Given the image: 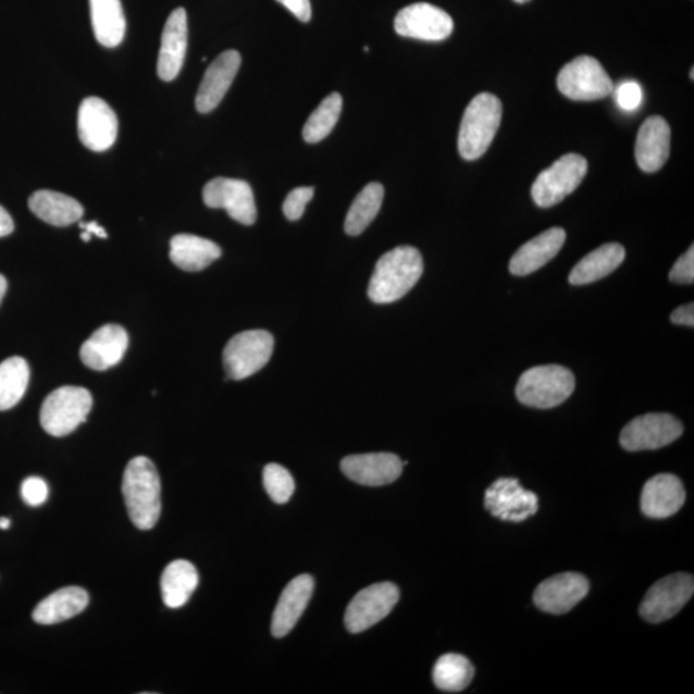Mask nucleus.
<instances>
[{
  "label": "nucleus",
  "instance_id": "nucleus-1",
  "mask_svg": "<svg viewBox=\"0 0 694 694\" xmlns=\"http://www.w3.org/2000/svg\"><path fill=\"white\" fill-rule=\"evenodd\" d=\"M423 259L412 246H399L382 255L375 264L368 286V296L374 303H392L406 296L420 281Z\"/></svg>",
  "mask_w": 694,
  "mask_h": 694
},
{
  "label": "nucleus",
  "instance_id": "nucleus-2",
  "mask_svg": "<svg viewBox=\"0 0 694 694\" xmlns=\"http://www.w3.org/2000/svg\"><path fill=\"white\" fill-rule=\"evenodd\" d=\"M127 513L139 530H151L161 515V481L151 459L133 458L123 478Z\"/></svg>",
  "mask_w": 694,
  "mask_h": 694
},
{
  "label": "nucleus",
  "instance_id": "nucleus-3",
  "mask_svg": "<svg viewBox=\"0 0 694 694\" xmlns=\"http://www.w3.org/2000/svg\"><path fill=\"white\" fill-rule=\"evenodd\" d=\"M501 113L498 97L481 94L472 99L464 111L458 137V150L464 160H478L487 151L499 129Z\"/></svg>",
  "mask_w": 694,
  "mask_h": 694
},
{
  "label": "nucleus",
  "instance_id": "nucleus-4",
  "mask_svg": "<svg viewBox=\"0 0 694 694\" xmlns=\"http://www.w3.org/2000/svg\"><path fill=\"white\" fill-rule=\"evenodd\" d=\"M575 389V377L561 365L530 368L516 387L517 398L528 407L549 409L561 406Z\"/></svg>",
  "mask_w": 694,
  "mask_h": 694
},
{
  "label": "nucleus",
  "instance_id": "nucleus-5",
  "mask_svg": "<svg viewBox=\"0 0 694 694\" xmlns=\"http://www.w3.org/2000/svg\"><path fill=\"white\" fill-rule=\"evenodd\" d=\"M94 407V398L87 388L63 386L54 389L42 402L40 423L47 434L62 437L70 435L82 423Z\"/></svg>",
  "mask_w": 694,
  "mask_h": 694
},
{
  "label": "nucleus",
  "instance_id": "nucleus-6",
  "mask_svg": "<svg viewBox=\"0 0 694 694\" xmlns=\"http://www.w3.org/2000/svg\"><path fill=\"white\" fill-rule=\"evenodd\" d=\"M274 338L263 330L246 331L230 339L223 352L226 375L231 380H245L258 373L271 360Z\"/></svg>",
  "mask_w": 694,
  "mask_h": 694
},
{
  "label": "nucleus",
  "instance_id": "nucleus-7",
  "mask_svg": "<svg viewBox=\"0 0 694 694\" xmlns=\"http://www.w3.org/2000/svg\"><path fill=\"white\" fill-rule=\"evenodd\" d=\"M559 91L572 101H597L614 91L615 85L599 61L580 55L565 65L557 77Z\"/></svg>",
  "mask_w": 694,
  "mask_h": 694
},
{
  "label": "nucleus",
  "instance_id": "nucleus-8",
  "mask_svg": "<svg viewBox=\"0 0 694 694\" xmlns=\"http://www.w3.org/2000/svg\"><path fill=\"white\" fill-rule=\"evenodd\" d=\"M586 173L587 162L583 156L565 154L537 176L531 195L537 207L543 209L555 207L580 186Z\"/></svg>",
  "mask_w": 694,
  "mask_h": 694
},
{
  "label": "nucleus",
  "instance_id": "nucleus-9",
  "mask_svg": "<svg viewBox=\"0 0 694 694\" xmlns=\"http://www.w3.org/2000/svg\"><path fill=\"white\" fill-rule=\"evenodd\" d=\"M400 598L398 586L379 583L364 587L346 608L345 625L352 634L365 630L384 620L394 610Z\"/></svg>",
  "mask_w": 694,
  "mask_h": 694
},
{
  "label": "nucleus",
  "instance_id": "nucleus-10",
  "mask_svg": "<svg viewBox=\"0 0 694 694\" xmlns=\"http://www.w3.org/2000/svg\"><path fill=\"white\" fill-rule=\"evenodd\" d=\"M693 593L694 579L690 573L664 578L644 597L640 610L642 618L653 624L670 620L689 604Z\"/></svg>",
  "mask_w": 694,
  "mask_h": 694
},
{
  "label": "nucleus",
  "instance_id": "nucleus-11",
  "mask_svg": "<svg viewBox=\"0 0 694 694\" xmlns=\"http://www.w3.org/2000/svg\"><path fill=\"white\" fill-rule=\"evenodd\" d=\"M683 434V424L667 413H649L634 418L621 431L620 444L628 451L664 448Z\"/></svg>",
  "mask_w": 694,
  "mask_h": 694
},
{
  "label": "nucleus",
  "instance_id": "nucleus-12",
  "mask_svg": "<svg viewBox=\"0 0 694 694\" xmlns=\"http://www.w3.org/2000/svg\"><path fill=\"white\" fill-rule=\"evenodd\" d=\"M119 120L111 106L102 98L88 97L77 113V133L88 150L103 152L115 144Z\"/></svg>",
  "mask_w": 694,
  "mask_h": 694
},
{
  "label": "nucleus",
  "instance_id": "nucleus-13",
  "mask_svg": "<svg viewBox=\"0 0 694 694\" xmlns=\"http://www.w3.org/2000/svg\"><path fill=\"white\" fill-rule=\"evenodd\" d=\"M485 508L501 521L522 522L536 515L540 499L517 479L501 478L485 493Z\"/></svg>",
  "mask_w": 694,
  "mask_h": 694
},
{
  "label": "nucleus",
  "instance_id": "nucleus-14",
  "mask_svg": "<svg viewBox=\"0 0 694 694\" xmlns=\"http://www.w3.org/2000/svg\"><path fill=\"white\" fill-rule=\"evenodd\" d=\"M203 201L210 209H224L228 215L244 225L257 222L258 211L249 183L238 179L215 178L203 188Z\"/></svg>",
  "mask_w": 694,
  "mask_h": 694
},
{
  "label": "nucleus",
  "instance_id": "nucleus-15",
  "mask_svg": "<svg viewBox=\"0 0 694 694\" xmlns=\"http://www.w3.org/2000/svg\"><path fill=\"white\" fill-rule=\"evenodd\" d=\"M455 23L448 13L429 3H414L395 18V32L404 38L442 41L453 33Z\"/></svg>",
  "mask_w": 694,
  "mask_h": 694
},
{
  "label": "nucleus",
  "instance_id": "nucleus-16",
  "mask_svg": "<svg viewBox=\"0 0 694 694\" xmlns=\"http://www.w3.org/2000/svg\"><path fill=\"white\" fill-rule=\"evenodd\" d=\"M587 592L590 583L580 573H559L536 587L534 604L544 612L563 615L584 599Z\"/></svg>",
  "mask_w": 694,
  "mask_h": 694
},
{
  "label": "nucleus",
  "instance_id": "nucleus-17",
  "mask_svg": "<svg viewBox=\"0 0 694 694\" xmlns=\"http://www.w3.org/2000/svg\"><path fill=\"white\" fill-rule=\"evenodd\" d=\"M404 462L392 453H368L343 459L342 471L354 483L364 486H384L401 476Z\"/></svg>",
  "mask_w": 694,
  "mask_h": 694
},
{
  "label": "nucleus",
  "instance_id": "nucleus-18",
  "mask_svg": "<svg viewBox=\"0 0 694 694\" xmlns=\"http://www.w3.org/2000/svg\"><path fill=\"white\" fill-rule=\"evenodd\" d=\"M129 345L126 331L116 324L97 330L80 349L83 363L95 371H106L123 360Z\"/></svg>",
  "mask_w": 694,
  "mask_h": 694
},
{
  "label": "nucleus",
  "instance_id": "nucleus-19",
  "mask_svg": "<svg viewBox=\"0 0 694 694\" xmlns=\"http://www.w3.org/2000/svg\"><path fill=\"white\" fill-rule=\"evenodd\" d=\"M188 46V21L184 9L170 14L162 32L158 74L160 79L172 82L179 75Z\"/></svg>",
  "mask_w": 694,
  "mask_h": 694
},
{
  "label": "nucleus",
  "instance_id": "nucleus-20",
  "mask_svg": "<svg viewBox=\"0 0 694 694\" xmlns=\"http://www.w3.org/2000/svg\"><path fill=\"white\" fill-rule=\"evenodd\" d=\"M240 54L237 51H226L211 63L203 75L200 89L196 97V109L201 113L214 111L223 101L238 73Z\"/></svg>",
  "mask_w": 694,
  "mask_h": 694
},
{
  "label": "nucleus",
  "instance_id": "nucleus-21",
  "mask_svg": "<svg viewBox=\"0 0 694 694\" xmlns=\"http://www.w3.org/2000/svg\"><path fill=\"white\" fill-rule=\"evenodd\" d=\"M685 501L682 481L674 474L661 473L643 487L641 508L649 519H668L679 512Z\"/></svg>",
  "mask_w": 694,
  "mask_h": 694
},
{
  "label": "nucleus",
  "instance_id": "nucleus-22",
  "mask_svg": "<svg viewBox=\"0 0 694 694\" xmlns=\"http://www.w3.org/2000/svg\"><path fill=\"white\" fill-rule=\"evenodd\" d=\"M670 126L661 116H650L641 126L635 144L636 164L646 173H656L670 156Z\"/></svg>",
  "mask_w": 694,
  "mask_h": 694
},
{
  "label": "nucleus",
  "instance_id": "nucleus-23",
  "mask_svg": "<svg viewBox=\"0 0 694 694\" xmlns=\"http://www.w3.org/2000/svg\"><path fill=\"white\" fill-rule=\"evenodd\" d=\"M313 592L314 579L310 575L297 577L285 587L273 614L272 634L275 639H283L292 632L307 610Z\"/></svg>",
  "mask_w": 694,
  "mask_h": 694
},
{
  "label": "nucleus",
  "instance_id": "nucleus-24",
  "mask_svg": "<svg viewBox=\"0 0 694 694\" xmlns=\"http://www.w3.org/2000/svg\"><path fill=\"white\" fill-rule=\"evenodd\" d=\"M566 243V232L562 228H552L529 240L513 255L509 271L519 277H525L540 271L552 259L557 257Z\"/></svg>",
  "mask_w": 694,
  "mask_h": 694
},
{
  "label": "nucleus",
  "instance_id": "nucleus-25",
  "mask_svg": "<svg viewBox=\"0 0 694 694\" xmlns=\"http://www.w3.org/2000/svg\"><path fill=\"white\" fill-rule=\"evenodd\" d=\"M89 596L80 586H66L42 599L35 607L33 619L40 625L60 624L75 618L88 607Z\"/></svg>",
  "mask_w": 694,
  "mask_h": 694
},
{
  "label": "nucleus",
  "instance_id": "nucleus-26",
  "mask_svg": "<svg viewBox=\"0 0 694 694\" xmlns=\"http://www.w3.org/2000/svg\"><path fill=\"white\" fill-rule=\"evenodd\" d=\"M222 257V249L212 240L178 235L170 243V259L184 272H200Z\"/></svg>",
  "mask_w": 694,
  "mask_h": 694
},
{
  "label": "nucleus",
  "instance_id": "nucleus-27",
  "mask_svg": "<svg viewBox=\"0 0 694 694\" xmlns=\"http://www.w3.org/2000/svg\"><path fill=\"white\" fill-rule=\"evenodd\" d=\"M28 208L42 222L55 226L74 224L84 215V209L75 198L47 189L38 190L28 198Z\"/></svg>",
  "mask_w": 694,
  "mask_h": 694
},
{
  "label": "nucleus",
  "instance_id": "nucleus-28",
  "mask_svg": "<svg viewBox=\"0 0 694 694\" xmlns=\"http://www.w3.org/2000/svg\"><path fill=\"white\" fill-rule=\"evenodd\" d=\"M624 259V247L620 244H606L580 260L573 267L569 281L573 286L590 285L615 272Z\"/></svg>",
  "mask_w": 694,
  "mask_h": 694
},
{
  "label": "nucleus",
  "instance_id": "nucleus-29",
  "mask_svg": "<svg viewBox=\"0 0 694 694\" xmlns=\"http://www.w3.org/2000/svg\"><path fill=\"white\" fill-rule=\"evenodd\" d=\"M91 25L98 42L115 48L122 45L126 32V20L122 0H89Z\"/></svg>",
  "mask_w": 694,
  "mask_h": 694
},
{
  "label": "nucleus",
  "instance_id": "nucleus-30",
  "mask_svg": "<svg viewBox=\"0 0 694 694\" xmlns=\"http://www.w3.org/2000/svg\"><path fill=\"white\" fill-rule=\"evenodd\" d=\"M162 600L170 608L187 604L198 585V572L186 559H178L166 566L161 577Z\"/></svg>",
  "mask_w": 694,
  "mask_h": 694
},
{
  "label": "nucleus",
  "instance_id": "nucleus-31",
  "mask_svg": "<svg viewBox=\"0 0 694 694\" xmlns=\"http://www.w3.org/2000/svg\"><path fill=\"white\" fill-rule=\"evenodd\" d=\"M385 189L380 183H370L354 200L347 211L345 232L350 236H359L377 216L384 201Z\"/></svg>",
  "mask_w": 694,
  "mask_h": 694
},
{
  "label": "nucleus",
  "instance_id": "nucleus-32",
  "mask_svg": "<svg viewBox=\"0 0 694 694\" xmlns=\"http://www.w3.org/2000/svg\"><path fill=\"white\" fill-rule=\"evenodd\" d=\"M30 380V368L24 358L12 357L0 363V410L17 406Z\"/></svg>",
  "mask_w": 694,
  "mask_h": 694
},
{
  "label": "nucleus",
  "instance_id": "nucleus-33",
  "mask_svg": "<svg viewBox=\"0 0 694 694\" xmlns=\"http://www.w3.org/2000/svg\"><path fill=\"white\" fill-rule=\"evenodd\" d=\"M473 676L474 669L469 658L457 654H448L438 658L434 672H432L435 685L444 692L466 690L471 684Z\"/></svg>",
  "mask_w": 694,
  "mask_h": 694
},
{
  "label": "nucleus",
  "instance_id": "nucleus-34",
  "mask_svg": "<svg viewBox=\"0 0 694 694\" xmlns=\"http://www.w3.org/2000/svg\"><path fill=\"white\" fill-rule=\"evenodd\" d=\"M343 110V97L338 94H332L325 97L317 110L311 113L306 126H303L302 137L308 144H318V141L327 138L338 122Z\"/></svg>",
  "mask_w": 694,
  "mask_h": 694
},
{
  "label": "nucleus",
  "instance_id": "nucleus-35",
  "mask_svg": "<svg viewBox=\"0 0 694 694\" xmlns=\"http://www.w3.org/2000/svg\"><path fill=\"white\" fill-rule=\"evenodd\" d=\"M264 487L269 497L278 505H286L295 492L293 474L277 463L268 464L263 473Z\"/></svg>",
  "mask_w": 694,
  "mask_h": 694
},
{
  "label": "nucleus",
  "instance_id": "nucleus-36",
  "mask_svg": "<svg viewBox=\"0 0 694 694\" xmlns=\"http://www.w3.org/2000/svg\"><path fill=\"white\" fill-rule=\"evenodd\" d=\"M314 196L313 187H300L292 190L283 203V212H285L288 221L296 222L303 215L307 205Z\"/></svg>",
  "mask_w": 694,
  "mask_h": 694
},
{
  "label": "nucleus",
  "instance_id": "nucleus-37",
  "mask_svg": "<svg viewBox=\"0 0 694 694\" xmlns=\"http://www.w3.org/2000/svg\"><path fill=\"white\" fill-rule=\"evenodd\" d=\"M616 103L624 111H635L640 108L643 99L641 85L629 80L621 83L618 88H614Z\"/></svg>",
  "mask_w": 694,
  "mask_h": 694
},
{
  "label": "nucleus",
  "instance_id": "nucleus-38",
  "mask_svg": "<svg viewBox=\"0 0 694 694\" xmlns=\"http://www.w3.org/2000/svg\"><path fill=\"white\" fill-rule=\"evenodd\" d=\"M49 488L45 480L38 476H30L24 480L21 485V495L27 506L39 507L48 499Z\"/></svg>",
  "mask_w": 694,
  "mask_h": 694
},
{
  "label": "nucleus",
  "instance_id": "nucleus-39",
  "mask_svg": "<svg viewBox=\"0 0 694 694\" xmlns=\"http://www.w3.org/2000/svg\"><path fill=\"white\" fill-rule=\"evenodd\" d=\"M669 278L674 283L682 285H692L694 282V247L686 251L682 258H679L674 267H672Z\"/></svg>",
  "mask_w": 694,
  "mask_h": 694
},
{
  "label": "nucleus",
  "instance_id": "nucleus-40",
  "mask_svg": "<svg viewBox=\"0 0 694 694\" xmlns=\"http://www.w3.org/2000/svg\"><path fill=\"white\" fill-rule=\"evenodd\" d=\"M277 2L285 5L301 23H309L311 18L310 0H277Z\"/></svg>",
  "mask_w": 694,
  "mask_h": 694
},
{
  "label": "nucleus",
  "instance_id": "nucleus-41",
  "mask_svg": "<svg viewBox=\"0 0 694 694\" xmlns=\"http://www.w3.org/2000/svg\"><path fill=\"white\" fill-rule=\"evenodd\" d=\"M670 320L674 324L686 325V327H693L694 325V306L693 303H686L672 311Z\"/></svg>",
  "mask_w": 694,
  "mask_h": 694
},
{
  "label": "nucleus",
  "instance_id": "nucleus-42",
  "mask_svg": "<svg viewBox=\"0 0 694 694\" xmlns=\"http://www.w3.org/2000/svg\"><path fill=\"white\" fill-rule=\"evenodd\" d=\"M13 230V219L9 214V211L0 207V238L11 235Z\"/></svg>",
  "mask_w": 694,
  "mask_h": 694
},
{
  "label": "nucleus",
  "instance_id": "nucleus-43",
  "mask_svg": "<svg viewBox=\"0 0 694 694\" xmlns=\"http://www.w3.org/2000/svg\"><path fill=\"white\" fill-rule=\"evenodd\" d=\"M80 228L89 235L97 236L98 238H108V233L97 222L80 223Z\"/></svg>",
  "mask_w": 694,
  "mask_h": 694
},
{
  "label": "nucleus",
  "instance_id": "nucleus-44",
  "mask_svg": "<svg viewBox=\"0 0 694 694\" xmlns=\"http://www.w3.org/2000/svg\"><path fill=\"white\" fill-rule=\"evenodd\" d=\"M7 293V280L0 274V302H2L3 297Z\"/></svg>",
  "mask_w": 694,
  "mask_h": 694
},
{
  "label": "nucleus",
  "instance_id": "nucleus-45",
  "mask_svg": "<svg viewBox=\"0 0 694 694\" xmlns=\"http://www.w3.org/2000/svg\"><path fill=\"white\" fill-rule=\"evenodd\" d=\"M11 528V520L7 517H0V530H9Z\"/></svg>",
  "mask_w": 694,
  "mask_h": 694
},
{
  "label": "nucleus",
  "instance_id": "nucleus-46",
  "mask_svg": "<svg viewBox=\"0 0 694 694\" xmlns=\"http://www.w3.org/2000/svg\"><path fill=\"white\" fill-rule=\"evenodd\" d=\"M80 237L83 240H85V243H89V240L91 239V235H89V233L87 232H83Z\"/></svg>",
  "mask_w": 694,
  "mask_h": 694
},
{
  "label": "nucleus",
  "instance_id": "nucleus-47",
  "mask_svg": "<svg viewBox=\"0 0 694 694\" xmlns=\"http://www.w3.org/2000/svg\"><path fill=\"white\" fill-rule=\"evenodd\" d=\"M515 2H516V3H520V4H522V3H528V2H529V0H515Z\"/></svg>",
  "mask_w": 694,
  "mask_h": 694
},
{
  "label": "nucleus",
  "instance_id": "nucleus-48",
  "mask_svg": "<svg viewBox=\"0 0 694 694\" xmlns=\"http://www.w3.org/2000/svg\"><path fill=\"white\" fill-rule=\"evenodd\" d=\"M364 52H370V47H367V46H365V48H364Z\"/></svg>",
  "mask_w": 694,
  "mask_h": 694
}]
</instances>
